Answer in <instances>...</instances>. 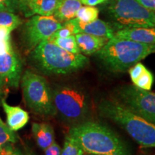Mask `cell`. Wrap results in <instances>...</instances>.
I'll use <instances>...</instances> for the list:
<instances>
[{
    "mask_svg": "<svg viewBox=\"0 0 155 155\" xmlns=\"http://www.w3.org/2000/svg\"><path fill=\"white\" fill-rule=\"evenodd\" d=\"M68 136L76 141L83 152L102 155H131L127 144L109 128L94 121L74 126Z\"/></svg>",
    "mask_w": 155,
    "mask_h": 155,
    "instance_id": "6da1fadb",
    "label": "cell"
},
{
    "mask_svg": "<svg viewBox=\"0 0 155 155\" xmlns=\"http://www.w3.org/2000/svg\"><path fill=\"white\" fill-rule=\"evenodd\" d=\"M101 116L111 120L143 147H155V124L134 113L118 100L103 99L98 106Z\"/></svg>",
    "mask_w": 155,
    "mask_h": 155,
    "instance_id": "7a4b0ae2",
    "label": "cell"
},
{
    "mask_svg": "<svg viewBox=\"0 0 155 155\" xmlns=\"http://www.w3.org/2000/svg\"><path fill=\"white\" fill-rule=\"evenodd\" d=\"M154 53L155 45L141 43L114 36L96 54L108 71L124 73Z\"/></svg>",
    "mask_w": 155,
    "mask_h": 155,
    "instance_id": "3957f363",
    "label": "cell"
},
{
    "mask_svg": "<svg viewBox=\"0 0 155 155\" xmlns=\"http://www.w3.org/2000/svg\"><path fill=\"white\" fill-rule=\"evenodd\" d=\"M30 56L35 65L45 74H69L83 69L89 63L83 54L70 53L49 40L39 44Z\"/></svg>",
    "mask_w": 155,
    "mask_h": 155,
    "instance_id": "277c9868",
    "label": "cell"
},
{
    "mask_svg": "<svg viewBox=\"0 0 155 155\" xmlns=\"http://www.w3.org/2000/svg\"><path fill=\"white\" fill-rule=\"evenodd\" d=\"M106 12L116 31L121 29L155 27V12L145 8L137 0H110Z\"/></svg>",
    "mask_w": 155,
    "mask_h": 155,
    "instance_id": "5b68a950",
    "label": "cell"
},
{
    "mask_svg": "<svg viewBox=\"0 0 155 155\" xmlns=\"http://www.w3.org/2000/svg\"><path fill=\"white\" fill-rule=\"evenodd\" d=\"M52 94L56 112L68 123L83 121L90 111V98L82 88L73 85L58 86Z\"/></svg>",
    "mask_w": 155,
    "mask_h": 155,
    "instance_id": "8992f818",
    "label": "cell"
},
{
    "mask_svg": "<svg viewBox=\"0 0 155 155\" xmlns=\"http://www.w3.org/2000/svg\"><path fill=\"white\" fill-rule=\"evenodd\" d=\"M21 82L25 101L30 109L41 116L57 114L52 89L43 76L27 70L22 75Z\"/></svg>",
    "mask_w": 155,
    "mask_h": 155,
    "instance_id": "52a82bcc",
    "label": "cell"
},
{
    "mask_svg": "<svg viewBox=\"0 0 155 155\" xmlns=\"http://www.w3.org/2000/svg\"><path fill=\"white\" fill-rule=\"evenodd\" d=\"M117 98L130 111L155 124V93L124 85L118 88Z\"/></svg>",
    "mask_w": 155,
    "mask_h": 155,
    "instance_id": "ba28073f",
    "label": "cell"
},
{
    "mask_svg": "<svg viewBox=\"0 0 155 155\" xmlns=\"http://www.w3.org/2000/svg\"><path fill=\"white\" fill-rule=\"evenodd\" d=\"M60 22L53 15H34L25 23L22 32V40L27 50L31 52L42 42L48 40L61 28Z\"/></svg>",
    "mask_w": 155,
    "mask_h": 155,
    "instance_id": "9c48e42d",
    "label": "cell"
},
{
    "mask_svg": "<svg viewBox=\"0 0 155 155\" xmlns=\"http://www.w3.org/2000/svg\"><path fill=\"white\" fill-rule=\"evenodd\" d=\"M22 62L13 48L0 54V83L3 87L18 88L22 78Z\"/></svg>",
    "mask_w": 155,
    "mask_h": 155,
    "instance_id": "30bf717a",
    "label": "cell"
},
{
    "mask_svg": "<svg viewBox=\"0 0 155 155\" xmlns=\"http://www.w3.org/2000/svg\"><path fill=\"white\" fill-rule=\"evenodd\" d=\"M61 0H19V10L26 17L53 15Z\"/></svg>",
    "mask_w": 155,
    "mask_h": 155,
    "instance_id": "8fae6325",
    "label": "cell"
},
{
    "mask_svg": "<svg viewBox=\"0 0 155 155\" xmlns=\"http://www.w3.org/2000/svg\"><path fill=\"white\" fill-rule=\"evenodd\" d=\"M1 105L7 115V124L12 131L20 130L28 123L30 116L28 112L22 108L10 106L5 98H2Z\"/></svg>",
    "mask_w": 155,
    "mask_h": 155,
    "instance_id": "7c38bea8",
    "label": "cell"
},
{
    "mask_svg": "<svg viewBox=\"0 0 155 155\" xmlns=\"http://www.w3.org/2000/svg\"><path fill=\"white\" fill-rule=\"evenodd\" d=\"M79 33H86L92 35L101 37L110 40L115 35L116 30L109 22L97 19L93 22L84 23L78 19Z\"/></svg>",
    "mask_w": 155,
    "mask_h": 155,
    "instance_id": "4fadbf2b",
    "label": "cell"
},
{
    "mask_svg": "<svg viewBox=\"0 0 155 155\" xmlns=\"http://www.w3.org/2000/svg\"><path fill=\"white\" fill-rule=\"evenodd\" d=\"M114 36L141 43L155 45V27L121 29L116 31Z\"/></svg>",
    "mask_w": 155,
    "mask_h": 155,
    "instance_id": "5bb4252c",
    "label": "cell"
},
{
    "mask_svg": "<svg viewBox=\"0 0 155 155\" xmlns=\"http://www.w3.org/2000/svg\"><path fill=\"white\" fill-rule=\"evenodd\" d=\"M75 37L81 53L87 55H93L99 51L108 40L107 38L83 32L75 35Z\"/></svg>",
    "mask_w": 155,
    "mask_h": 155,
    "instance_id": "9a60e30c",
    "label": "cell"
},
{
    "mask_svg": "<svg viewBox=\"0 0 155 155\" xmlns=\"http://www.w3.org/2000/svg\"><path fill=\"white\" fill-rule=\"evenodd\" d=\"M32 132L37 144L42 150H46L55 141L53 128L46 123H33Z\"/></svg>",
    "mask_w": 155,
    "mask_h": 155,
    "instance_id": "2e32d148",
    "label": "cell"
},
{
    "mask_svg": "<svg viewBox=\"0 0 155 155\" xmlns=\"http://www.w3.org/2000/svg\"><path fill=\"white\" fill-rule=\"evenodd\" d=\"M82 7V3L79 0H61L53 16L63 23L75 17L77 12Z\"/></svg>",
    "mask_w": 155,
    "mask_h": 155,
    "instance_id": "e0dca14e",
    "label": "cell"
},
{
    "mask_svg": "<svg viewBox=\"0 0 155 155\" xmlns=\"http://www.w3.org/2000/svg\"><path fill=\"white\" fill-rule=\"evenodd\" d=\"M50 41L53 42L58 46L63 48L68 52L72 53H81L80 49L78 45L75 35H71L67 38H54L49 39Z\"/></svg>",
    "mask_w": 155,
    "mask_h": 155,
    "instance_id": "ac0fdd59",
    "label": "cell"
},
{
    "mask_svg": "<svg viewBox=\"0 0 155 155\" xmlns=\"http://www.w3.org/2000/svg\"><path fill=\"white\" fill-rule=\"evenodd\" d=\"M99 10L94 6L81 7L75 15V18L81 22L88 23L98 19Z\"/></svg>",
    "mask_w": 155,
    "mask_h": 155,
    "instance_id": "d6986e66",
    "label": "cell"
},
{
    "mask_svg": "<svg viewBox=\"0 0 155 155\" xmlns=\"http://www.w3.org/2000/svg\"><path fill=\"white\" fill-rule=\"evenodd\" d=\"M22 21L15 12L7 11L0 12V25L14 30L22 25Z\"/></svg>",
    "mask_w": 155,
    "mask_h": 155,
    "instance_id": "ffe728a7",
    "label": "cell"
},
{
    "mask_svg": "<svg viewBox=\"0 0 155 155\" xmlns=\"http://www.w3.org/2000/svg\"><path fill=\"white\" fill-rule=\"evenodd\" d=\"M17 141V137L15 131H12L0 118V148L6 144H15Z\"/></svg>",
    "mask_w": 155,
    "mask_h": 155,
    "instance_id": "44dd1931",
    "label": "cell"
},
{
    "mask_svg": "<svg viewBox=\"0 0 155 155\" xmlns=\"http://www.w3.org/2000/svg\"><path fill=\"white\" fill-rule=\"evenodd\" d=\"M83 153L84 152L76 141L68 135L65 137L61 155H83Z\"/></svg>",
    "mask_w": 155,
    "mask_h": 155,
    "instance_id": "7402d4cb",
    "label": "cell"
},
{
    "mask_svg": "<svg viewBox=\"0 0 155 155\" xmlns=\"http://www.w3.org/2000/svg\"><path fill=\"white\" fill-rule=\"evenodd\" d=\"M153 83H154L153 74L151 71L146 68V70L142 73V74L133 83L137 88L145 91H150L152 89Z\"/></svg>",
    "mask_w": 155,
    "mask_h": 155,
    "instance_id": "603a6c76",
    "label": "cell"
},
{
    "mask_svg": "<svg viewBox=\"0 0 155 155\" xmlns=\"http://www.w3.org/2000/svg\"><path fill=\"white\" fill-rule=\"evenodd\" d=\"M19 0H0V12H16L19 10Z\"/></svg>",
    "mask_w": 155,
    "mask_h": 155,
    "instance_id": "cb8c5ba5",
    "label": "cell"
},
{
    "mask_svg": "<svg viewBox=\"0 0 155 155\" xmlns=\"http://www.w3.org/2000/svg\"><path fill=\"white\" fill-rule=\"evenodd\" d=\"M147 68L143 65L142 63H141L140 62L136 63L135 65H134L132 67H131L129 69V75H130L131 80L134 83L137 80L140 75L142 74V73L146 70Z\"/></svg>",
    "mask_w": 155,
    "mask_h": 155,
    "instance_id": "d4e9b609",
    "label": "cell"
},
{
    "mask_svg": "<svg viewBox=\"0 0 155 155\" xmlns=\"http://www.w3.org/2000/svg\"><path fill=\"white\" fill-rule=\"evenodd\" d=\"M0 155H23L19 150L12 146V144H6L0 148Z\"/></svg>",
    "mask_w": 155,
    "mask_h": 155,
    "instance_id": "484cf974",
    "label": "cell"
},
{
    "mask_svg": "<svg viewBox=\"0 0 155 155\" xmlns=\"http://www.w3.org/2000/svg\"><path fill=\"white\" fill-rule=\"evenodd\" d=\"M62 150L55 141L48 147L46 150H45V155H61Z\"/></svg>",
    "mask_w": 155,
    "mask_h": 155,
    "instance_id": "4316f807",
    "label": "cell"
},
{
    "mask_svg": "<svg viewBox=\"0 0 155 155\" xmlns=\"http://www.w3.org/2000/svg\"><path fill=\"white\" fill-rule=\"evenodd\" d=\"M12 30L7 27L0 25V40L10 39V35Z\"/></svg>",
    "mask_w": 155,
    "mask_h": 155,
    "instance_id": "83f0119b",
    "label": "cell"
},
{
    "mask_svg": "<svg viewBox=\"0 0 155 155\" xmlns=\"http://www.w3.org/2000/svg\"><path fill=\"white\" fill-rule=\"evenodd\" d=\"M12 48V45L11 39L0 40V54L8 51Z\"/></svg>",
    "mask_w": 155,
    "mask_h": 155,
    "instance_id": "f1b7e54d",
    "label": "cell"
},
{
    "mask_svg": "<svg viewBox=\"0 0 155 155\" xmlns=\"http://www.w3.org/2000/svg\"><path fill=\"white\" fill-rule=\"evenodd\" d=\"M149 10L155 12V0H137Z\"/></svg>",
    "mask_w": 155,
    "mask_h": 155,
    "instance_id": "f546056e",
    "label": "cell"
},
{
    "mask_svg": "<svg viewBox=\"0 0 155 155\" xmlns=\"http://www.w3.org/2000/svg\"><path fill=\"white\" fill-rule=\"evenodd\" d=\"M79 1L86 6H96L106 2L108 0H79Z\"/></svg>",
    "mask_w": 155,
    "mask_h": 155,
    "instance_id": "4dcf8cb0",
    "label": "cell"
},
{
    "mask_svg": "<svg viewBox=\"0 0 155 155\" xmlns=\"http://www.w3.org/2000/svg\"><path fill=\"white\" fill-rule=\"evenodd\" d=\"M2 88L3 86H2V84L0 83V103H1V100H2Z\"/></svg>",
    "mask_w": 155,
    "mask_h": 155,
    "instance_id": "1f68e13d",
    "label": "cell"
},
{
    "mask_svg": "<svg viewBox=\"0 0 155 155\" xmlns=\"http://www.w3.org/2000/svg\"><path fill=\"white\" fill-rule=\"evenodd\" d=\"M89 155H102V154H90Z\"/></svg>",
    "mask_w": 155,
    "mask_h": 155,
    "instance_id": "d6a6232c",
    "label": "cell"
},
{
    "mask_svg": "<svg viewBox=\"0 0 155 155\" xmlns=\"http://www.w3.org/2000/svg\"><path fill=\"white\" fill-rule=\"evenodd\" d=\"M28 155H31V154H28Z\"/></svg>",
    "mask_w": 155,
    "mask_h": 155,
    "instance_id": "836d02e7",
    "label": "cell"
}]
</instances>
